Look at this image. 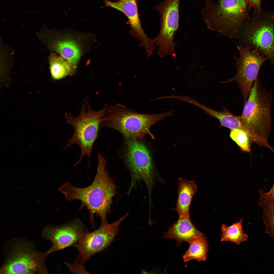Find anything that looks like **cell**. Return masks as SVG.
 I'll list each match as a JSON object with an SVG mask.
<instances>
[{"label": "cell", "instance_id": "obj_1", "mask_svg": "<svg viewBox=\"0 0 274 274\" xmlns=\"http://www.w3.org/2000/svg\"><path fill=\"white\" fill-rule=\"evenodd\" d=\"M98 162L95 178L89 186L79 188L67 182L58 189L67 201H79L81 203V207L87 208L91 223L93 227L94 215L100 218L101 225L107 223V215L110 211L112 198L116 192L115 184L106 169L107 161L100 153L98 154Z\"/></svg>", "mask_w": 274, "mask_h": 274}, {"label": "cell", "instance_id": "obj_2", "mask_svg": "<svg viewBox=\"0 0 274 274\" xmlns=\"http://www.w3.org/2000/svg\"><path fill=\"white\" fill-rule=\"evenodd\" d=\"M272 97L261 85L258 77L254 81L248 98L239 116L242 123L252 142L268 148L271 123Z\"/></svg>", "mask_w": 274, "mask_h": 274}, {"label": "cell", "instance_id": "obj_3", "mask_svg": "<svg viewBox=\"0 0 274 274\" xmlns=\"http://www.w3.org/2000/svg\"><path fill=\"white\" fill-rule=\"evenodd\" d=\"M174 112L172 110L159 114H143L118 104L106 107L100 126L116 130L126 139L144 140L148 135L155 139L150 130L151 127L158 121L172 116Z\"/></svg>", "mask_w": 274, "mask_h": 274}, {"label": "cell", "instance_id": "obj_4", "mask_svg": "<svg viewBox=\"0 0 274 274\" xmlns=\"http://www.w3.org/2000/svg\"><path fill=\"white\" fill-rule=\"evenodd\" d=\"M106 107L98 111L93 110L87 99L84 101L80 112L76 117L70 113L65 114L67 124L73 128V135L67 141L64 148H67L74 144L80 147L81 153L77 165L80 163L85 156L89 161L95 142L98 137L101 118Z\"/></svg>", "mask_w": 274, "mask_h": 274}, {"label": "cell", "instance_id": "obj_5", "mask_svg": "<svg viewBox=\"0 0 274 274\" xmlns=\"http://www.w3.org/2000/svg\"><path fill=\"white\" fill-rule=\"evenodd\" d=\"M11 242L1 273H47L45 263L49 255L47 251H37L33 244L26 240L16 239Z\"/></svg>", "mask_w": 274, "mask_h": 274}, {"label": "cell", "instance_id": "obj_6", "mask_svg": "<svg viewBox=\"0 0 274 274\" xmlns=\"http://www.w3.org/2000/svg\"><path fill=\"white\" fill-rule=\"evenodd\" d=\"M127 139L125 158L131 179L128 193L135 186L137 182L142 181L147 189L149 204L151 205L155 173L150 153L147 146L140 140Z\"/></svg>", "mask_w": 274, "mask_h": 274}, {"label": "cell", "instance_id": "obj_7", "mask_svg": "<svg viewBox=\"0 0 274 274\" xmlns=\"http://www.w3.org/2000/svg\"><path fill=\"white\" fill-rule=\"evenodd\" d=\"M247 3L246 0H219L211 16L204 18L208 28L230 38L238 37Z\"/></svg>", "mask_w": 274, "mask_h": 274}, {"label": "cell", "instance_id": "obj_8", "mask_svg": "<svg viewBox=\"0 0 274 274\" xmlns=\"http://www.w3.org/2000/svg\"><path fill=\"white\" fill-rule=\"evenodd\" d=\"M237 47L239 57L236 59V73L233 78L221 82H236L241 89L244 104L253 82L258 77L260 68L267 58L256 49L242 45Z\"/></svg>", "mask_w": 274, "mask_h": 274}, {"label": "cell", "instance_id": "obj_9", "mask_svg": "<svg viewBox=\"0 0 274 274\" xmlns=\"http://www.w3.org/2000/svg\"><path fill=\"white\" fill-rule=\"evenodd\" d=\"M180 1L165 0L154 7L160 17V32L154 39L156 45L159 47L157 54L161 57L175 54L173 38L179 27Z\"/></svg>", "mask_w": 274, "mask_h": 274}, {"label": "cell", "instance_id": "obj_10", "mask_svg": "<svg viewBox=\"0 0 274 274\" xmlns=\"http://www.w3.org/2000/svg\"><path fill=\"white\" fill-rule=\"evenodd\" d=\"M128 214L127 213L113 223L101 225L94 231H88L72 246L79 252L75 261L84 265L93 255L102 251L109 246L118 233L119 225Z\"/></svg>", "mask_w": 274, "mask_h": 274}, {"label": "cell", "instance_id": "obj_11", "mask_svg": "<svg viewBox=\"0 0 274 274\" xmlns=\"http://www.w3.org/2000/svg\"><path fill=\"white\" fill-rule=\"evenodd\" d=\"M245 46L256 49L271 61L274 68V27L268 20L255 22L238 33Z\"/></svg>", "mask_w": 274, "mask_h": 274}, {"label": "cell", "instance_id": "obj_12", "mask_svg": "<svg viewBox=\"0 0 274 274\" xmlns=\"http://www.w3.org/2000/svg\"><path fill=\"white\" fill-rule=\"evenodd\" d=\"M84 224L76 218L62 225H48L43 229V237L50 241L52 245L47 251L49 254L73 246L88 231Z\"/></svg>", "mask_w": 274, "mask_h": 274}, {"label": "cell", "instance_id": "obj_13", "mask_svg": "<svg viewBox=\"0 0 274 274\" xmlns=\"http://www.w3.org/2000/svg\"><path fill=\"white\" fill-rule=\"evenodd\" d=\"M104 1L106 6L115 9L125 15L130 24V34L139 41L140 46L144 48L146 53H152L155 39L148 37L143 29L139 16L137 0Z\"/></svg>", "mask_w": 274, "mask_h": 274}, {"label": "cell", "instance_id": "obj_14", "mask_svg": "<svg viewBox=\"0 0 274 274\" xmlns=\"http://www.w3.org/2000/svg\"><path fill=\"white\" fill-rule=\"evenodd\" d=\"M164 237L175 240L179 245L199 236H205L193 224L190 218L179 217L164 234Z\"/></svg>", "mask_w": 274, "mask_h": 274}, {"label": "cell", "instance_id": "obj_15", "mask_svg": "<svg viewBox=\"0 0 274 274\" xmlns=\"http://www.w3.org/2000/svg\"><path fill=\"white\" fill-rule=\"evenodd\" d=\"M197 189L195 181L181 178L178 179V198L175 209L179 217L190 218V206Z\"/></svg>", "mask_w": 274, "mask_h": 274}, {"label": "cell", "instance_id": "obj_16", "mask_svg": "<svg viewBox=\"0 0 274 274\" xmlns=\"http://www.w3.org/2000/svg\"><path fill=\"white\" fill-rule=\"evenodd\" d=\"M49 45L51 49L66 59L75 71L81 54L77 42L73 39L64 38L53 40Z\"/></svg>", "mask_w": 274, "mask_h": 274}, {"label": "cell", "instance_id": "obj_17", "mask_svg": "<svg viewBox=\"0 0 274 274\" xmlns=\"http://www.w3.org/2000/svg\"><path fill=\"white\" fill-rule=\"evenodd\" d=\"M184 101L200 108L211 116L216 118L219 120L222 126L231 130L241 129L248 133L247 131L242 123L239 116L233 114L226 108H224L222 111H216L200 104L196 100L187 96L185 98Z\"/></svg>", "mask_w": 274, "mask_h": 274}, {"label": "cell", "instance_id": "obj_18", "mask_svg": "<svg viewBox=\"0 0 274 274\" xmlns=\"http://www.w3.org/2000/svg\"><path fill=\"white\" fill-rule=\"evenodd\" d=\"M189 247L182 257L186 262L192 260L198 262L204 261L207 259L208 245L205 236L196 237L188 242Z\"/></svg>", "mask_w": 274, "mask_h": 274}, {"label": "cell", "instance_id": "obj_19", "mask_svg": "<svg viewBox=\"0 0 274 274\" xmlns=\"http://www.w3.org/2000/svg\"><path fill=\"white\" fill-rule=\"evenodd\" d=\"M50 70L51 76L55 80L62 79L75 72L68 61L60 56L51 53L49 58Z\"/></svg>", "mask_w": 274, "mask_h": 274}, {"label": "cell", "instance_id": "obj_20", "mask_svg": "<svg viewBox=\"0 0 274 274\" xmlns=\"http://www.w3.org/2000/svg\"><path fill=\"white\" fill-rule=\"evenodd\" d=\"M243 218L229 226L225 224L221 227L222 242L230 241L239 245L248 239V236L244 233L242 228Z\"/></svg>", "mask_w": 274, "mask_h": 274}, {"label": "cell", "instance_id": "obj_21", "mask_svg": "<svg viewBox=\"0 0 274 274\" xmlns=\"http://www.w3.org/2000/svg\"><path fill=\"white\" fill-rule=\"evenodd\" d=\"M258 202L263 212L262 219L265 231L274 240V204Z\"/></svg>", "mask_w": 274, "mask_h": 274}, {"label": "cell", "instance_id": "obj_22", "mask_svg": "<svg viewBox=\"0 0 274 274\" xmlns=\"http://www.w3.org/2000/svg\"><path fill=\"white\" fill-rule=\"evenodd\" d=\"M230 136L242 150L250 151L252 142L250 136L245 131L239 129H231Z\"/></svg>", "mask_w": 274, "mask_h": 274}, {"label": "cell", "instance_id": "obj_23", "mask_svg": "<svg viewBox=\"0 0 274 274\" xmlns=\"http://www.w3.org/2000/svg\"><path fill=\"white\" fill-rule=\"evenodd\" d=\"M259 201L265 203L274 204V182L270 190L267 192L260 190Z\"/></svg>", "mask_w": 274, "mask_h": 274}, {"label": "cell", "instance_id": "obj_24", "mask_svg": "<svg viewBox=\"0 0 274 274\" xmlns=\"http://www.w3.org/2000/svg\"><path fill=\"white\" fill-rule=\"evenodd\" d=\"M70 271L74 273H89L83 265L78 262L75 261L73 263L67 262L65 263Z\"/></svg>", "mask_w": 274, "mask_h": 274}, {"label": "cell", "instance_id": "obj_25", "mask_svg": "<svg viewBox=\"0 0 274 274\" xmlns=\"http://www.w3.org/2000/svg\"><path fill=\"white\" fill-rule=\"evenodd\" d=\"M250 5L253 7L258 11L260 9L261 0H246Z\"/></svg>", "mask_w": 274, "mask_h": 274}]
</instances>
